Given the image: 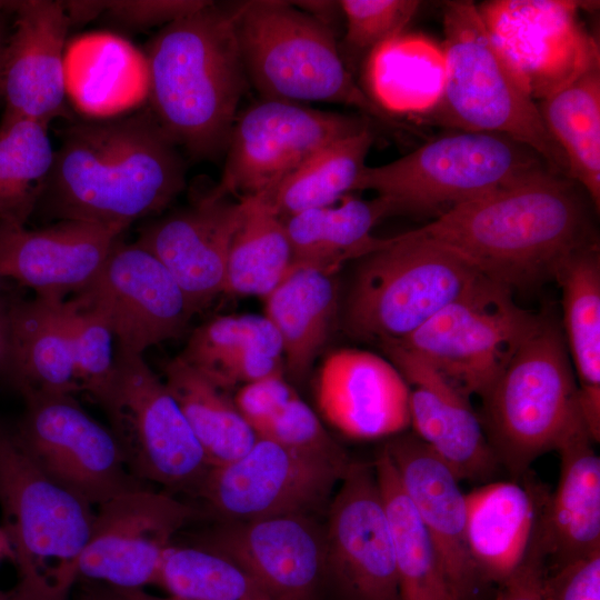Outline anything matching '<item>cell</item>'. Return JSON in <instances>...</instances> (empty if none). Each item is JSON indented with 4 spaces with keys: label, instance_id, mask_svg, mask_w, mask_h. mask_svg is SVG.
Listing matches in <instances>:
<instances>
[{
    "label": "cell",
    "instance_id": "6da1fadb",
    "mask_svg": "<svg viewBox=\"0 0 600 600\" xmlns=\"http://www.w3.org/2000/svg\"><path fill=\"white\" fill-rule=\"evenodd\" d=\"M184 186L179 147L151 112L78 122L61 133L36 211L123 232L164 210Z\"/></svg>",
    "mask_w": 600,
    "mask_h": 600
},
{
    "label": "cell",
    "instance_id": "7a4b0ae2",
    "mask_svg": "<svg viewBox=\"0 0 600 600\" xmlns=\"http://www.w3.org/2000/svg\"><path fill=\"white\" fill-rule=\"evenodd\" d=\"M580 189L564 176L542 172L458 204L412 231L511 291L533 288L556 278L574 252L596 244Z\"/></svg>",
    "mask_w": 600,
    "mask_h": 600
},
{
    "label": "cell",
    "instance_id": "3957f363",
    "mask_svg": "<svg viewBox=\"0 0 600 600\" xmlns=\"http://www.w3.org/2000/svg\"><path fill=\"white\" fill-rule=\"evenodd\" d=\"M237 4L209 1L156 34L147 52L152 114L192 158L226 152L247 74L237 34Z\"/></svg>",
    "mask_w": 600,
    "mask_h": 600
},
{
    "label": "cell",
    "instance_id": "277c9868",
    "mask_svg": "<svg viewBox=\"0 0 600 600\" xmlns=\"http://www.w3.org/2000/svg\"><path fill=\"white\" fill-rule=\"evenodd\" d=\"M444 81L436 106L417 118L453 130L499 133L538 152L568 178L566 158L547 131L538 104L493 43L478 7L447 2Z\"/></svg>",
    "mask_w": 600,
    "mask_h": 600
},
{
    "label": "cell",
    "instance_id": "5b68a950",
    "mask_svg": "<svg viewBox=\"0 0 600 600\" xmlns=\"http://www.w3.org/2000/svg\"><path fill=\"white\" fill-rule=\"evenodd\" d=\"M481 399L488 441L500 468L516 480L586 424L563 333L553 319L540 316Z\"/></svg>",
    "mask_w": 600,
    "mask_h": 600
},
{
    "label": "cell",
    "instance_id": "8992f818",
    "mask_svg": "<svg viewBox=\"0 0 600 600\" xmlns=\"http://www.w3.org/2000/svg\"><path fill=\"white\" fill-rule=\"evenodd\" d=\"M342 308L352 338L400 342L487 280L451 250L412 230L361 258Z\"/></svg>",
    "mask_w": 600,
    "mask_h": 600
},
{
    "label": "cell",
    "instance_id": "52a82bcc",
    "mask_svg": "<svg viewBox=\"0 0 600 600\" xmlns=\"http://www.w3.org/2000/svg\"><path fill=\"white\" fill-rule=\"evenodd\" d=\"M547 171L553 172L538 152L518 140L499 133L453 130L394 161L366 166L354 191H376L392 214L438 217Z\"/></svg>",
    "mask_w": 600,
    "mask_h": 600
},
{
    "label": "cell",
    "instance_id": "ba28073f",
    "mask_svg": "<svg viewBox=\"0 0 600 600\" xmlns=\"http://www.w3.org/2000/svg\"><path fill=\"white\" fill-rule=\"evenodd\" d=\"M247 79L262 99L341 103L394 124L347 68L331 28L289 1L238 2Z\"/></svg>",
    "mask_w": 600,
    "mask_h": 600
},
{
    "label": "cell",
    "instance_id": "9c48e42d",
    "mask_svg": "<svg viewBox=\"0 0 600 600\" xmlns=\"http://www.w3.org/2000/svg\"><path fill=\"white\" fill-rule=\"evenodd\" d=\"M100 407L134 478L173 496L196 498L212 466L143 356L116 349L113 381Z\"/></svg>",
    "mask_w": 600,
    "mask_h": 600
},
{
    "label": "cell",
    "instance_id": "30bf717a",
    "mask_svg": "<svg viewBox=\"0 0 600 600\" xmlns=\"http://www.w3.org/2000/svg\"><path fill=\"white\" fill-rule=\"evenodd\" d=\"M2 528L19 570L73 586L96 508L64 489L33 461L14 433L0 431Z\"/></svg>",
    "mask_w": 600,
    "mask_h": 600
},
{
    "label": "cell",
    "instance_id": "8fae6325",
    "mask_svg": "<svg viewBox=\"0 0 600 600\" xmlns=\"http://www.w3.org/2000/svg\"><path fill=\"white\" fill-rule=\"evenodd\" d=\"M350 462L258 437L238 459L212 466L194 499L207 518L219 521L313 516L328 509Z\"/></svg>",
    "mask_w": 600,
    "mask_h": 600
},
{
    "label": "cell",
    "instance_id": "7c38bea8",
    "mask_svg": "<svg viewBox=\"0 0 600 600\" xmlns=\"http://www.w3.org/2000/svg\"><path fill=\"white\" fill-rule=\"evenodd\" d=\"M511 292L487 280L394 344L424 359L468 397H482L540 318L518 307Z\"/></svg>",
    "mask_w": 600,
    "mask_h": 600
},
{
    "label": "cell",
    "instance_id": "4fadbf2b",
    "mask_svg": "<svg viewBox=\"0 0 600 600\" xmlns=\"http://www.w3.org/2000/svg\"><path fill=\"white\" fill-rule=\"evenodd\" d=\"M13 432L41 470L94 508L122 493L151 488L128 470L109 427L73 394L33 393Z\"/></svg>",
    "mask_w": 600,
    "mask_h": 600
},
{
    "label": "cell",
    "instance_id": "5bb4252c",
    "mask_svg": "<svg viewBox=\"0 0 600 600\" xmlns=\"http://www.w3.org/2000/svg\"><path fill=\"white\" fill-rule=\"evenodd\" d=\"M367 127L359 116L261 98L238 114L210 193L239 200L266 193L321 148Z\"/></svg>",
    "mask_w": 600,
    "mask_h": 600
},
{
    "label": "cell",
    "instance_id": "9a60e30c",
    "mask_svg": "<svg viewBox=\"0 0 600 600\" xmlns=\"http://www.w3.org/2000/svg\"><path fill=\"white\" fill-rule=\"evenodd\" d=\"M203 519L200 507L162 490L143 488L117 496L96 508L77 578L120 588L154 584L166 549Z\"/></svg>",
    "mask_w": 600,
    "mask_h": 600
},
{
    "label": "cell",
    "instance_id": "2e32d148",
    "mask_svg": "<svg viewBox=\"0 0 600 600\" xmlns=\"http://www.w3.org/2000/svg\"><path fill=\"white\" fill-rule=\"evenodd\" d=\"M72 297L106 321L116 349L140 356L178 338L196 313L176 279L151 252L119 239L92 281Z\"/></svg>",
    "mask_w": 600,
    "mask_h": 600
},
{
    "label": "cell",
    "instance_id": "e0dca14e",
    "mask_svg": "<svg viewBox=\"0 0 600 600\" xmlns=\"http://www.w3.org/2000/svg\"><path fill=\"white\" fill-rule=\"evenodd\" d=\"M327 514V580L344 600H399L390 524L373 463H349Z\"/></svg>",
    "mask_w": 600,
    "mask_h": 600
},
{
    "label": "cell",
    "instance_id": "ac0fdd59",
    "mask_svg": "<svg viewBox=\"0 0 600 600\" xmlns=\"http://www.w3.org/2000/svg\"><path fill=\"white\" fill-rule=\"evenodd\" d=\"M579 7L563 0H499L478 7L497 49L534 100L600 56L578 21Z\"/></svg>",
    "mask_w": 600,
    "mask_h": 600
},
{
    "label": "cell",
    "instance_id": "d6986e66",
    "mask_svg": "<svg viewBox=\"0 0 600 600\" xmlns=\"http://www.w3.org/2000/svg\"><path fill=\"white\" fill-rule=\"evenodd\" d=\"M186 542L220 551L239 562L270 600H314L327 581L323 526L313 516L214 520Z\"/></svg>",
    "mask_w": 600,
    "mask_h": 600
},
{
    "label": "cell",
    "instance_id": "ffe728a7",
    "mask_svg": "<svg viewBox=\"0 0 600 600\" xmlns=\"http://www.w3.org/2000/svg\"><path fill=\"white\" fill-rule=\"evenodd\" d=\"M381 348L408 384L413 433L459 481L493 477L500 466L470 397L414 352L394 343Z\"/></svg>",
    "mask_w": 600,
    "mask_h": 600
},
{
    "label": "cell",
    "instance_id": "44dd1931",
    "mask_svg": "<svg viewBox=\"0 0 600 600\" xmlns=\"http://www.w3.org/2000/svg\"><path fill=\"white\" fill-rule=\"evenodd\" d=\"M13 32L7 38L0 80L3 117L49 126L64 111L67 74L63 50L70 24L60 1L9 2Z\"/></svg>",
    "mask_w": 600,
    "mask_h": 600
},
{
    "label": "cell",
    "instance_id": "7402d4cb",
    "mask_svg": "<svg viewBox=\"0 0 600 600\" xmlns=\"http://www.w3.org/2000/svg\"><path fill=\"white\" fill-rule=\"evenodd\" d=\"M242 212L241 200L209 192L148 223L136 242L169 270L197 312L224 292L229 249Z\"/></svg>",
    "mask_w": 600,
    "mask_h": 600
},
{
    "label": "cell",
    "instance_id": "603a6c76",
    "mask_svg": "<svg viewBox=\"0 0 600 600\" xmlns=\"http://www.w3.org/2000/svg\"><path fill=\"white\" fill-rule=\"evenodd\" d=\"M121 233L79 220L36 230L0 223V279L66 300L92 281Z\"/></svg>",
    "mask_w": 600,
    "mask_h": 600
},
{
    "label": "cell",
    "instance_id": "cb8c5ba5",
    "mask_svg": "<svg viewBox=\"0 0 600 600\" xmlns=\"http://www.w3.org/2000/svg\"><path fill=\"white\" fill-rule=\"evenodd\" d=\"M316 399L323 418L352 439L391 438L410 426L406 380L390 360L369 351L329 353L319 369Z\"/></svg>",
    "mask_w": 600,
    "mask_h": 600
},
{
    "label": "cell",
    "instance_id": "d4e9b609",
    "mask_svg": "<svg viewBox=\"0 0 600 600\" xmlns=\"http://www.w3.org/2000/svg\"><path fill=\"white\" fill-rule=\"evenodd\" d=\"M382 449L439 554L453 592L462 600L478 576L466 543V493L459 479L414 433L396 434Z\"/></svg>",
    "mask_w": 600,
    "mask_h": 600
},
{
    "label": "cell",
    "instance_id": "484cf974",
    "mask_svg": "<svg viewBox=\"0 0 600 600\" xmlns=\"http://www.w3.org/2000/svg\"><path fill=\"white\" fill-rule=\"evenodd\" d=\"M547 496L527 474L466 493V543L478 577L500 584L524 562Z\"/></svg>",
    "mask_w": 600,
    "mask_h": 600
},
{
    "label": "cell",
    "instance_id": "4316f807",
    "mask_svg": "<svg viewBox=\"0 0 600 600\" xmlns=\"http://www.w3.org/2000/svg\"><path fill=\"white\" fill-rule=\"evenodd\" d=\"M586 424L573 429L556 451V489L541 509L534 542L553 568L600 550V458Z\"/></svg>",
    "mask_w": 600,
    "mask_h": 600
},
{
    "label": "cell",
    "instance_id": "83f0119b",
    "mask_svg": "<svg viewBox=\"0 0 600 600\" xmlns=\"http://www.w3.org/2000/svg\"><path fill=\"white\" fill-rule=\"evenodd\" d=\"M263 299V316L281 340L284 371L302 382L324 348L339 310L336 273L292 263Z\"/></svg>",
    "mask_w": 600,
    "mask_h": 600
},
{
    "label": "cell",
    "instance_id": "f1b7e54d",
    "mask_svg": "<svg viewBox=\"0 0 600 600\" xmlns=\"http://www.w3.org/2000/svg\"><path fill=\"white\" fill-rule=\"evenodd\" d=\"M178 357L224 391L284 372L279 334L258 314L219 316L204 322Z\"/></svg>",
    "mask_w": 600,
    "mask_h": 600
},
{
    "label": "cell",
    "instance_id": "f546056e",
    "mask_svg": "<svg viewBox=\"0 0 600 600\" xmlns=\"http://www.w3.org/2000/svg\"><path fill=\"white\" fill-rule=\"evenodd\" d=\"M11 344L10 382L22 397L79 391L66 300L12 297Z\"/></svg>",
    "mask_w": 600,
    "mask_h": 600
},
{
    "label": "cell",
    "instance_id": "4dcf8cb0",
    "mask_svg": "<svg viewBox=\"0 0 600 600\" xmlns=\"http://www.w3.org/2000/svg\"><path fill=\"white\" fill-rule=\"evenodd\" d=\"M562 292V333L578 384L584 423L600 440V256L598 244L578 250L554 278Z\"/></svg>",
    "mask_w": 600,
    "mask_h": 600
},
{
    "label": "cell",
    "instance_id": "1f68e13d",
    "mask_svg": "<svg viewBox=\"0 0 600 600\" xmlns=\"http://www.w3.org/2000/svg\"><path fill=\"white\" fill-rule=\"evenodd\" d=\"M381 198L361 199L351 194L321 208L283 219L292 248L293 263L337 273L347 261L361 259L386 242L371 231L391 216Z\"/></svg>",
    "mask_w": 600,
    "mask_h": 600
},
{
    "label": "cell",
    "instance_id": "d6a6232c",
    "mask_svg": "<svg viewBox=\"0 0 600 600\" xmlns=\"http://www.w3.org/2000/svg\"><path fill=\"white\" fill-rule=\"evenodd\" d=\"M544 127L561 149L568 178L600 207V56L537 102Z\"/></svg>",
    "mask_w": 600,
    "mask_h": 600
},
{
    "label": "cell",
    "instance_id": "836d02e7",
    "mask_svg": "<svg viewBox=\"0 0 600 600\" xmlns=\"http://www.w3.org/2000/svg\"><path fill=\"white\" fill-rule=\"evenodd\" d=\"M364 73L366 94L380 109L419 118L441 97L443 51L426 37L401 33L369 53Z\"/></svg>",
    "mask_w": 600,
    "mask_h": 600
},
{
    "label": "cell",
    "instance_id": "e575fe53",
    "mask_svg": "<svg viewBox=\"0 0 600 600\" xmlns=\"http://www.w3.org/2000/svg\"><path fill=\"white\" fill-rule=\"evenodd\" d=\"M372 463L390 524L399 600H459L382 448Z\"/></svg>",
    "mask_w": 600,
    "mask_h": 600
},
{
    "label": "cell",
    "instance_id": "d590c367",
    "mask_svg": "<svg viewBox=\"0 0 600 600\" xmlns=\"http://www.w3.org/2000/svg\"><path fill=\"white\" fill-rule=\"evenodd\" d=\"M164 386L177 401L211 466L244 454L257 434L234 404L233 398L179 357L164 367Z\"/></svg>",
    "mask_w": 600,
    "mask_h": 600
},
{
    "label": "cell",
    "instance_id": "8d00e7d4",
    "mask_svg": "<svg viewBox=\"0 0 600 600\" xmlns=\"http://www.w3.org/2000/svg\"><path fill=\"white\" fill-rule=\"evenodd\" d=\"M243 212L232 238L224 293L267 297L293 263L283 219L267 197L241 199Z\"/></svg>",
    "mask_w": 600,
    "mask_h": 600
},
{
    "label": "cell",
    "instance_id": "74e56055",
    "mask_svg": "<svg viewBox=\"0 0 600 600\" xmlns=\"http://www.w3.org/2000/svg\"><path fill=\"white\" fill-rule=\"evenodd\" d=\"M373 139L369 126L327 144L263 194L282 219L340 201L354 191Z\"/></svg>",
    "mask_w": 600,
    "mask_h": 600
},
{
    "label": "cell",
    "instance_id": "f35d334b",
    "mask_svg": "<svg viewBox=\"0 0 600 600\" xmlns=\"http://www.w3.org/2000/svg\"><path fill=\"white\" fill-rule=\"evenodd\" d=\"M54 159L48 124L27 118L0 122V223L24 227L36 211Z\"/></svg>",
    "mask_w": 600,
    "mask_h": 600
},
{
    "label": "cell",
    "instance_id": "ab89813d",
    "mask_svg": "<svg viewBox=\"0 0 600 600\" xmlns=\"http://www.w3.org/2000/svg\"><path fill=\"white\" fill-rule=\"evenodd\" d=\"M154 584L182 600H270L250 572L229 556L176 540L163 553Z\"/></svg>",
    "mask_w": 600,
    "mask_h": 600
},
{
    "label": "cell",
    "instance_id": "60d3db41",
    "mask_svg": "<svg viewBox=\"0 0 600 600\" xmlns=\"http://www.w3.org/2000/svg\"><path fill=\"white\" fill-rule=\"evenodd\" d=\"M79 391L99 406L106 400L114 376V337L106 321L73 297L66 299Z\"/></svg>",
    "mask_w": 600,
    "mask_h": 600
},
{
    "label": "cell",
    "instance_id": "b9f144b4",
    "mask_svg": "<svg viewBox=\"0 0 600 600\" xmlns=\"http://www.w3.org/2000/svg\"><path fill=\"white\" fill-rule=\"evenodd\" d=\"M346 19L343 38L344 63H354L369 56L380 44L403 33L417 13V0H341L338 1ZM348 68V67H347Z\"/></svg>",
    "mask_w": 600,
    "mask_h": 600
},
{
    "label": "cell",
    "instance_id": "7bdbcfd3",
    "mask_svg": "<svg viewBox=\"0 0 600 600\" xmlns=\"http://www.w3.org/2000/svg\"><path fill=\"white\" fill-rule=\"evenodd\" d=\"M286 448L333 459H349L343 448L328 433L317 413L293 397L258 433Z\"/></svg>",
    "mask_w": 600,
    "mask_h": 600
},
{
    "label": "cell",
    "instance_id": "ee69618b",
    "mask_svg": "<svg viewBox=\"0 0 600 600\" xmlns=\"http://www.w3.org/2000/svg\"><path fill=\"white\" fill-rule=\"evenodd\" d=\"M209 1L203 0H120L102 1L107 18L120 27L142 30L184 18Z\"/></svg>",
    "mask_w": 600,
    "mask_h": 600
},
{
    "label": "cell",
    "instance_id": "f6af8a7d",
    "mask_svg": "<svg viewBox=\"0 0 600 600\" xmlns=\"http://www.w3.org/2000/svg\"><path fill=\"white\" fill-rule=\"evenodd\" d=\"M297 394L280 372L241 386L233 401L257 434Z\"/></svg>",
    "mask_w": 600,
    "mask_h": 600
},
{
    "label": "cell",
    "instance_id": "bcb514c9",
    "mask_svg": "<svg viewBox=\"0 0 600 600\" xmlns=\"http://www.w3.org/2000/svg\"><path fill=\"white\" fill-rule=\"evenodd\" d=\"M544 600H600V550L547 571Z\"/></svg>",
    "mask_w": 600,
    "mask_h": 600
},
{
    "label": "cell",
    "instance_id": "7dc6e473",
    "mask_svg": "<svg viewBox=\"0 0 600 600\" xmlns=\"http://www.w3.org/2000/svg\"><path fill=\"white\" fill-rule=\"evenodd\" d=\"M546 560L533 543L524 562L499 584L493 600H544Z\"/></svg>",
    "mask_w": 600,
    "mask_h": 600
},
{
    "label": "cell",
    "instance_id": "c3c4849f",
    "mask_svg": "<svg viewBox=\"0 0 600 600\" xmlns=\"http://www.w3.org/2000/svg\"><path fill=\"white\" fill-rule=\"evenodd\" d=\"M19 580L10 592V600H69L72 586L53 581L32 571L20 570Z\"/></svg>",
    "mask_w": 600,
    "mask_h": 600
},
{
    "label": "cell",
    "instance_id": "681fc988",
    "mask_svg": "<svg viewBox=\"0 0 600 600\" xmlns=\"http://www.w3.org/2000/svg\"><path fill=\"white\" fill-rule=\"evenodd\" d=\"M77 600H182L177 597H158L143 588H120L101 582L82 580Z\"/></svg>",
    "mask_w": 600,
    "mask_h": 600
},
{
    "label": "cell",
    "instance_id": "f907efd6",
    "mask_svg": "<svg viewBox=\"0 0 600 600\" xmlns=\"http://www.w3.org/2000/svg\"><path fill=\"white\" fill-rule=\"evenodd\" d=\"M11 300L0 293V377L10 381L12 372Z\"/></svg>",
    "mask_w": 600,
    "mask_h": 600
},
{
    "label": "cell",
    "instance_id": "816d5d0a",
    "mask_svg": "<svg viewBox=\"0 0 600 600\" xmlns=\"http://www.w3.org/2000/svg\"><path fill=\"white\" fill-rule=\"evenodd\" d=\"M6 560H11L14 562L16 554L7 532L2 526H0V563Z\"/></svg>",
    "mask_w": 600,
    "mask_h": 600
},
{
    "label": "cell",
    "instance_id": "f5cc1de1",
    "mask_svg": "<svg viewBox=\"0 0 600 600\" xmlns=\"http://www.w3.org/2000/svg\"><path fill=\"white\" fill-rule=\"evenodd\" d=\"M8 9V2H0V80H1V68L3 60V52L7 42L6 30H4V13Z\"/></svg>",
    "mask_w": 600,
    "mask_h": 600
},
{
    "label": "cell",
    "instance_id": "db71d44e",
    "mask_svg": "<svg viewBox=\"0 0 600 600\" xmlns=\"http://www.w3.org/2000/svg\"><path fill=\"white\" fill-rule=\"evenodd\" d=\"M0 600H10V592L0 589Z\"/></svg>",
    "mask_w": 600,
    "mask_h": 600
},
{
    "label": "cell",
    "instance_id": "11a10c76",
    "mask_svg": "<svg viewBox=\"0 0 600 600\" xmlns=\"http://www.w3.org/2000/svg\"><path fill=\"white\" fill-rule=\"evenodd\" d=\"M7 280L0 279V293L4 291Z\"/></svg>",
    "mask_w": 600,
    "mask_h": 600
}]
</instances>
